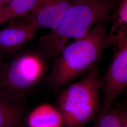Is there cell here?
Here are the masks:
<instances>
[{
    "label": "cell",
    "instance_id": "8",
    "mask_svg": "<svg viewBox=\"0 0 127 127\" xmlns=\"http://www.w3.org/2000/svg\"><path fill=\"white\" fill-rule=\"evenodd\" d=\"M18 98L0 92V127H19L23 120V108Z\"/></svg>",
    "mask_w": 127,
    "mask_h": 127
},
{
    "label": "cell",
    "instance_id": "15",
    "mask_svg": "<svg viewBox=\"0 0 127 127\" xmlns=\"http://www.w3.org/2000/svg\"><path fill=\"white\" fill-rule=\"evenodd\" d=\"M10 0H0V6H5L6 4H8Z\"/></svg>",
    "mask_w": 127,
    "mask_h": 127
},
{
    "label": "cell",
    "instance_id": "4",
    "mask_svg": "<svg viewBox=\"0 0 127 127\" xmlns=\"http://www.w3.org/2000/svg\"><path fill=\"white\" fill-rule=\"evenodd\" d=\"M46 58L43 53L27 52L14 59L1 77L3 91L20 99L44 76L47 70Z\"/></svg>",
    "mask_w": 127,
    "mask_h": 127
},
{
    "label": "cell",
    "instance_id": "11",
    "mask_svg": "<svg viewBox=\"0 0 127 127\" xmlns=\"http://www.w3.org/2000/svg\"><path fill=\"white\" fill-rule=\"evenodd\" d=\"M111 20L112 21L111 32L117 34L127 31V0H120Z\"/></svg>",
    "mask_w": 127,
    "mask_h": 127
},
{
    "label": "cell",
    "instance_id": "1",
    "mask_svg": "<svg viewBox=\"0 0 127 127\" xmlns=\"http://www.w3.org/2000/svg\"><path fill=\"white\" fill-rule=\"evenodd\" d=\"M108 22L97 23L85 36L68 44L55 59L48 80L52 89L61 90L96 65L104 50L114 45L123 32L108 33Z\"/></svg>",
    "mask_w": 127,
    "mask_h": 127
},
{
    "label": "cell",
    "instance_id": "2",
    "mask_svg": "<svg viewBox=\"0 0 127 127\" xmlns=\"http://www.w3.org/2000/svg\"><path fill=\"white\" fill-rule=\"evenodd\" d=\"M120 0H79L68 9L59 25L40 38L42 53L55 59L69 43L85 36L97 23L108 21Z\"/></svg>",
    "mask_w": 127,
    "mask_h": 127
},
{
    "label": "cell",
    "instance_id": "13",
    "mask_svg": "<svg viewBox=\"0 0 127 127\" xmlns=\"http://www.w3.org/2000/svg\"><path fill=\"white\" fill-rule=\"evenodd\" d=\"M115 109L118 114L120 127H127V110L122 107H117Z\"/></svg>",
    "mask_w": 127,
    "mask_h": 127
},
{
    "label": "cell",
    "instance_id": "10",
    "mask_svg": "<svg viewBox=\"0 0 127 127\" xmlns=\"http://www.w3.org/2000/svg\"><path fill=\"white\" fill-rule=\"evenodd\" d=\"M38 0H10L5 6L4 22L12 18L27 17L31 12Z\"/></svg>",
    "mask_w": 127,
    "mask_h": 127
},
{
    "label": "cell",
    "instance_id": "6",
    "mask_svg": "<svg viewBox=\"0 0 127 127\" xmlns=\"http://www.w3.org/2000/svg\"><path fill=\"white\" fill-rule=\"evenodd\" d=\"M79 0H38L25 20L36 30H51L59 25L68 9Z\"/></svg>",
    "mask_w": 127,
    "mask_h": 127
},
{
    "label": "cell",
    "instance_id": "5",
    "mask_svg": "<svg viewBox=\"0 0 127 127\" xmlns=\"http://www.w3.org/2000/svg\"><path fill=\"white\" fill-rule=\"evenodd\" d=\"M113 46L112 59L101 78L103 100L100 109L110 108L113 101L123 94L127 86V31L121 33Z\"/></svg>",
    "mask_w": 127,
    "mask_h": 127
},
{
    "label": "cell",
    "instance_id": "7",
    "mask_svg": "<svg viewBox=\"0 0 127 127\" xmlns=\"http://www.w3.org/2000/svg\"><path fill=\"white\" fill-rule=\"evenodd\" d=\"M36 30L25 20L0 30V50H16L36 35Z\"/></svg>",
    "mask_w": 127,
    "mask_h": 127
},
{
    "label": "cell",
    "instance_id": "12",
    "mask_svg": "<svg viewBox=\"0 0 127 127\" xmlns=\"http://www.w3.org/2000/svg\"><path fill=\"white\" fill-rule=\"evenodd\" d=\"M92 127H120L116 109H100Z\"/></svg>",
    "mask_w": 127,
    "mask_h": 127
},
{
    "label": "cell",
    "instance_id": "14",
    "mask_svg": "<svg viewBox=\"0 0 127 127\" xmlns=\"http://www.w3.org/2000/svg\"><path fill=\"white\" fill-rule=\"evenodd\" d=\"M5 6L0 5V24L4 22L3 15H4V9Z\"/></svg>",
    "mask_w": 127,
    "mask_h": 127
},
{
    "label": "cell",
    "instance_id": "9",
    "mask_svg": "<svg viewBox=\"0 0 127 127\" xmlns=\"http://www.w3.org/2000/svg\"><path fill=\"white\" fill-rule=\"evenodd\" d=\"M29 127H63L62 115L57 107L43 104L34 109L28 118Z\"/></svg>",
    "mask_w": 127,
    "mask_h": 127
},
{
    "label": "cell",
    "instance_id": "3",
    "mask_svg": "<svg viewBox=\"0 0 127 127\" xmlns=\"http://www.w3.org/2000/svg\"><path fill=\"white\" fill-rule=\"evenodd\" d=\"M99 71L96 65L85 78L59 91L57 107L63 118V127H86L95 120L101 106Z\"/></svg>",
    "mask_w": 127,
    "mask_h": 127
}]
</instances>
